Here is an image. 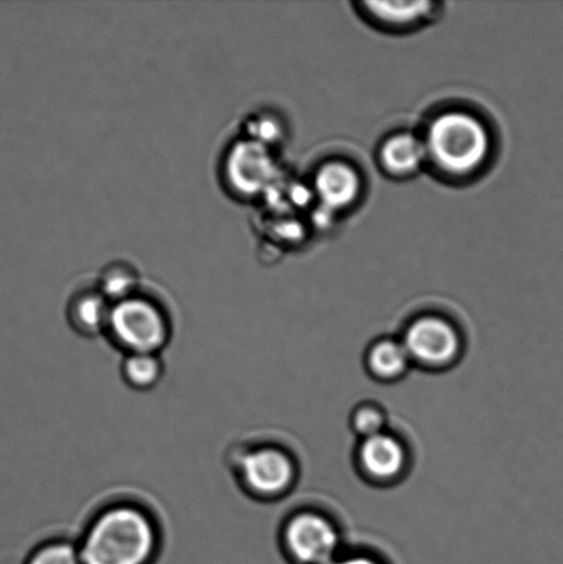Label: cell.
Wrapping results in <instances>:
<instances>
[{"label":"cell","instance_id":"17","mask_svg":"<svg viewBox=\"0 0 563 564\" xmlns=\"http://www.w3.org/2000/svg\"><path fill=\"white\" fill-rule=\"evenodd\" d=\"M327 564H382L378 561L372 560V557L356 555V556H346L338 557L336 556L334 561H331Z\"/></svg>","mask_w":563,"mask_h":564},{"label":"cell","instance_id":"10","mask_svg":"<svg viewBox=\"0 0 563 564\" xmlns=\"http://www.w3.org/2000/svg\"><path fill=\"white\" fill-rule=\"evenodd\" d=\"M427 156L426 145L412 134H400L385 143L380 159L385 169L397 176L415 174Z\"/></svg>","mask_w":563,"mask_h":564},{"label":"cell","instance_id":"4","mask_svg":"<svg viewBox=\"0 0 563 564\" xmlns=\"http://www.w3.org/2000/svg\"><path fill=\"white\" fill-rule=\"evenodd\" d=\"M230 462L241 489L252 499H279L294 485L295 464L280 447L242 446L231 452Z\"/></svg>","mask_w":563,"mask_h":564},{"label":"cell","instance_id":"5","mask_svg":"<svg viewBox=\"0 0 563 564\" xmlns=\"http://www.w3.org/2000/svg\"><path fill=\"white\" fill-rule=\"evenodd\" d=\"M284 550L296 564H327L338 556L339 534L328 519L316 512H300L285 522Z\"/></svg>","mask_w":563,"mask_h":564},{"label":"cell","instance_id":"3","mask_svg":"<svg viewBox=\"0 0 563 564\" xmlns=\"http://www.w3.org/2000/svg\"><path fill=\"white\" fill-rule=\"evenodd\" d=\"M171 321L152 297L137 295L113 304L107 335L126 354H160L171 340Z\"/></svg>","mask_w":563,"mask_h":564},{"label":"cell","instance_id":"2","mask_svg":"<svg viewBox=\"0 0 563 564\" xmlns=\"http://www.w3.org/2000/svg\"><path fill=\"white\" fill-rule=\"evenodd\" d=\"M489 147L481 121L461 112L440 116L430 127L426 142L434 163L452 175H468L481 167Z\"/></svg>","mask_w":563,"mask_h":564},{"label":"cell","instance_id":"16","mask_svg":"<svg viewBox=\"0 0 563 564\" xmlns=\"http://www.w3.org/2000/svg\"><path fill=\"white\" fill-rule=\"evenodd\" d=\"M383 414L372 406L358 409L355 413V417H353V427H355L356 433L360 434L364 440L383 433Z\"/></svg>","mask_w":563,"mask_h":564},{"label":"cell","instance_id":"7","mask_svg":"<svg viewBox=\"0 0 563 564\" xmlns=\"http://www.w3.org/2000/svg\"><path fill=\"white\" fill-rule=\"evenodd\" d=\"M112 306L97 285L80 288L66 304V319L71 328L83 337L107 335Z\"/></svg>","mask_w":563,"mask_h":564},{"label":"cell","instance_id":"13","mask_svg":"<svg viewBox=\"0 0 563 564\" xmlns=\"http://www.w3.org/2000/svg\"><path fill=\"white\" fill-rule=\"evenodd\" d=\"M410 361V354L407 352L404 345L394 340L377 343L368 356L372 373L382 379H393L404 373Z\"/></svg>","mask_w":563,"mask_h":564},{"label":"cell","instance_id":"9","mask_svg":"<svg viewBox=\"0 0 563 564\" xmlns=\"http://www.w3.org/2000/svg\"><path fill=\"white\" fill-rule=\"evenodd\" d=\"M360 460L366 473L373 478L390 479L404 467L405 452L394 436L380 433L364 440Z\"/></svg>","mask_w":563,"mask_h":564},{"label":"cell","instance_id":"1","mask_svg":"<svg viewBox=\"0 0 563 564\" xmlns=\"http://www.w3.org/2000/svg\"><path fill=\"white\" fill-rule=\"evenodd\" d=\"M162 534L151 512L131 502L102 508L77 546L83 564H151Z\"/></svg>","mask_w":563,"mask_h":564},{"label":"cell","instance_id":"11","mask_svg":"<svg viewBox=\"0 0 563 564\" xmlns=\"http://www.w3.org/2000/svg\"><path fill=\"white\" fill-rule=\"evenodd\" d=\"M120 375L131 390L151 391L163 379V359L160 354H126Z\"/></svg>","mask_w":563,"mask_h":564},{"label":"cell","instance_id":"6","mask_svg":"<svg viewBox=\"0 0 563 564\" xmlns=\"http://www.w3.org/2000/svg\"><path fill=\"white\" fill-rule=\"evenodd\" d=\"M402 345L413 361L430 367H443L454 361L459 352L461 341L448 321L423 317L411 324Z\"/></svg>","mask_w":563,"mask_h":564},{"label":"cell","instance_id":"14","mask_svg":"<svg viewBox=\"0 0 563 564\" xmlns=\"http://www.w3.org/2000/svg\"><path fill=\"white\" fill-rule=\"evenodd\" d=\"M369 14L388 25L404 26L415 24L432 13L429 2H367Z\"/></svg>","mask_w":563,"mask_h":564},{"label":"cell","instance_id":"12","mask_svg":"<svg viewBox=\"0 0 563 564\" xmlns=\"http://www.w3.org/2000/svg\"><path fill=\"white\" fill-rule=\"evenodd\" d=\"M140 273L131 263L110 262L98 275L97 288L112 304L126 301L140 292Z\"/></svg>","mask_w":563,"mask_h":564},{"label":"cell","instance_id":"15","mask_svg":"<svg viewBox=\"0 0 563 564\" xmlns=\"http://www.w3.org/2000/svg\"><path fill=\"white\" fill-rule=\"evenodd\" d=\"M24 564H83L79 546L66 540H48L33 546Z\"/></svg>","mask_w":563,"mask_h":564},{"label":"cell","instance_id":"8","mask_svg":"<svg viewBox=\"0 0 563 564\" xmlns=\"http://www.w3.org/2000/svg\"><path fill=\"white\" fill-rule=\"evenodd\" d=\"M317 195L331 209H344L356 202L361 191L360 176L349 164L328 163L320 169L316 182Z\"/></svg>","mask_w":563,"mask_h":564}]
</instances>
